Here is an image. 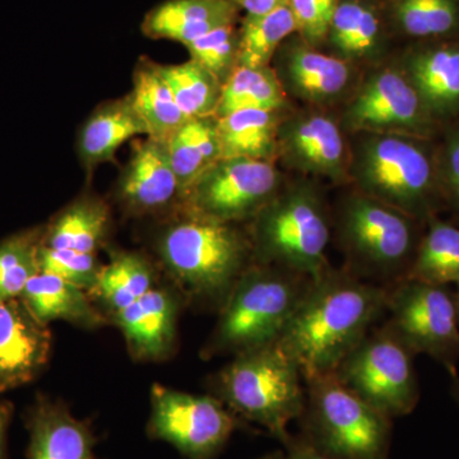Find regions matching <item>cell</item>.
<instances>
[{
    "label": "cell",
    "mask_w": 459,
    "mask_h": 459,
    "mask_svg": "<svg viewBox=\"0 0 459 459\" xmlns=\"http://www.w3.org/2000/svg\"><path fill=\"white\" fill-rule=\"evenodd\" d=\"M385 300L386 287L329 268L312 281L277 344L304 380L333 374L385 316Z\"/></svg>",
    "instance_id": "cell-1"
},
{
    "label": "cell",
    "mask_w": 459,
    "mask_h": 459,
    "mask_svg": "<svg viewBox=\"0 0 459 459\" xmlns=\"http://www.w3.org/2000/svg\"><path fill=\"white\" fill-rule=\"evenodd\" d=\"M156 252L184 291L222 305L255 263L249 234L235 223L177 210L156 238Z\"/></svg>",
    "instance_id": "cell-2"
},
{
    "label": "cell",
    "mask_w": 459,
    "mask_h": 459,
    "mask_svg": "<svg viewBox=\"0 0 459 459\" xmlns=\"http://www.w3.org/2000/svg\"><path fill=\"white\" fill-rule=\"evenodd\" d=\"M349 172L359 192L427 223L443 204L437 162L422 137L360 133Z\"/></svg>",
    "instance_id": "cell-3"
},
{
    "label": "cell",
    "mask_w": 459,
    "mask_h": 459,
    "mask_svg": "<svg viewBox=\"0 0 459 459\" xmlns=\"http://www.w3.org/2000/svg\"><path fill=\"white\" fill-rule=\"evenodd\" d=\"M312 279L253 263L221 305L219 322L204 347L205 358L252 351L279 342Z\"/></svg>",
    "instance_id": "cell-4"
},
{
    "label": "cell",
    "mask_w": 459,
    "mask_h": 459,
    "mask_svg": "<svg viewBox=\"0 0 459 459\" xmlns=\"http://www.w3.org/2000/svg\"><path fill=\"white\" fill-rule=\"evenodd\" d=\"M213 388L231 412L265 429L281 443L305 409L303 374L277 343L235 355L214 377Z\"/></svg>",
    "instance_id": "cell-5"
},
{
    "label": "cell",
    "mask_w": 459,
    "mask_h": 459,
    "mask_svg": "<svg viewBox=\"0 0 459 459\" xmlns=\"http://www.w3.org/2000/svg\"><path fill=\"white\" fill-rule=\"evenodd\" d=\"M247 234L259 264L283 268L312 280L331 268L325 255L331 220L322 195L309 184L283 186L250 221Z\"/></svg>",
    "instance_id": "cell-6"
},
{
    "label": "cell",
    "mask_w": 459,
    "mask_h": 459,
    "mask_svg": "<svg viewBox=\"0 0 459 459\" xmlns=\"http://www.w3.org/2000/svg\"><path fill=\"white\" fill-rule=\"evenodd\" d=\"M421 225L427 223L369 195H350L337 219L346 270L385 287L406 279L424 235Z\"/></svg>",
    "instance_id": "cell-7"
},
{
    "label": "cell",
    "mask_w": 459,
    "mask_h": 459,
    "mask_svg": "<svg viewBox=\"0 0 459 459\" xmlns=\"http://www.w3.org/2000/svg\"><path fill=\"white\" fill-rule=\"evenodd\" d=\"M303 437L336 459H389L392 419L344 386L334 374L305 379Z\"/></svg>",
    "instance_id": "cell-8"
},
{
    "label": "cell",
    "mask_w": 459,
    "mask_h": 459,
    "mask_svg": "<svg viewBox=\"0 0 459 459\" xmlns=\"http://www.w3.org/2000/svg\"><path fill=\"white\" fill-rule=\"evenodd\" d=\"M386 322L383 325L413 355L424 353L457 376L459 323L451 286L400 280L386 286Z\"/></svg>",
    "instance_id": "cell-9"
},
{
    "label": "cell",
    "mask_w": 459,
    "mask_h": 459,
    "mask_svg": "<svg viewBox=\"0 0 459 459\" xmlns=\"http://www.w3.org/2000/svg\"><path fill=\"white\" fill-rule=\"evenodd\" d=\"M413 358L382 327L370 332L333 374L350 391L394 420L410 415L420 401Z\"/></svg>",
    "instance_id": "cell-10"
},
{
    "label": "cell",
    "mask_w": 459,
    "mask_h": 459,
    "mask_svg": "<svg viewBox=\"0 0 459 459\" xmlns=\"http://www.w3.org/2000/svg\"><path fill=\"white\" fill-rule=\"evenodd\" d=\"M282 188L273 162L221 159L186 189L178 210L238 225L252 221Z\"/></svg>",
    "instance_id": "cell-11"
},
{
    "label": "cell",
    "mask_w": 459,
    "mask_h": 459,
    "mask_svg": "<svg viewBox=\"0 0 459 459\" xmlns=\"http://www.w3.org/2000/svg\"><path fill=\"white\" fill-rule=\"evenodd\" d=\"M238 427V420L213 395L189 394L162 385L151 388V439L171 444L186 459H213Z\"/></svg>",
    "instance_id": "cell-12"
},
{
    "label": "cell",
    "mask_w": 459,
    "mask_h": 459,
    "mask_svg": "<svg viewBox=\"0 0 459 459\" xmlns=\"http://www.w3.org/2000/svg\"><path fill=\"white\" fill-rule=\"evenodd\" d=\"M434 122L403 72L388 68L368 78L347 107L343 119L352 132L422 138L431 132Z\"/></svg>",
    "instance_id": "cell-13"
},
{
    "label": "cell",
    "mask_w": 459,
    "mask_h": 459,
    "mask_svg": "<svg viewBox=\"0 0 459 459\" xmlns=\"http://www.w3.org/2000/svg\"><path fill=\"white\" fill-rule=\"evenodd\" d=\"M115 198L131 216H161L179 208L181 190L166 143L134 140L115 184Z\"/></svg>",
    "instance_id": "cell-14"
},
{
    "label": "cell",
    "mask_w": 459,
    "mask_h": 459,
    "mask_svg": "<svg viewBox=\"0 0 459 459\" xmlns=\"http://www.w3.org/2000/svg\"><path fill=\"white\" fill-rule=\"evenodd\" d=\"M53 334L20 298L0 300V395L30 385L50 360Z\"/></svg>",
    "instance_id": "cell-15"
},
{
    "label": "cell",
    "mask_w": 459,
    "mask_h": 459,
    "mask_svg": "<svg viewBox=\"0 0 459 459\" xmlns=\"http://www.w3.org/2000/svg\"><path fill=\"white\" fill-rule=\"evenodd\" d=\"M279 155L296 170L340 181L349 172L350 152L340 126L325 114H300L282 120Z\"/></svg>",
    "instance_id": "cell-16"
},
{
    "label": "cell",
    "mask_w": 459,
    "mask_h": 459,
    "mask_svg": "<svg viewBox=\"0 0 459 459\" xmlns=\"http://www.w3.org/2000/svg\"><path fill=\"white\" fill-rule=\"evenodd\" d=\"M276 72L286 95L312 105H327L344 95L352 81L349 62L319 53L305 41L282 44Z\"/></svg>",
    "instance_id": "cell-17"
},
{
    "label": "cell",
    "mask_w": 459,
    "mask_h": 459,
    "mask_svg": "<svg viewBox=\"0 0 459 459\" xmlns=\"http://www.w3.org/2000/svg\"><path fill=\"white\" fill-rule=\"evenodd\" d=\"M27 459H98L89 421L74 416L62 402L39 395L26 411Z\"/></svg>",
    "instance_id": "cell-18"
},
{
    "label": "cell",
    "mask_w": 459,
    "mask_h": 459,
    "mask_svg": "<svg viewBox=\"0 0 459 459\" xmlns=\"http://www.w3.org/2000/svg\"><path fill=\"white\" fill-rule=\"evenodd\" d=\"M178 303L168 291L155 289L113 314L133 358L159 361L168 358L177 338Z\"/></svg>",
    "instance_id": "cell-19"
},
{
    "label": "cell",
    "mask_w": 459,
    "mask_h": 459,
    "mask_svg": "<svg viewBox=\"0 0 459 459\" xmlns=\"http://www.w3.org/2000/svg\"><path fill=\"white\" fill-rule=\"evenodd\" d=\"M137 137H147V128L128 95L99 104L81 126L75 140L84 174L91 178L99 166L115 161L119 148Z\"/></svg>",
    "instance_id": "cell-20"
},
{
    "label": "cell",
    "mask_w": 459,
    "mask_h": 459,
    "mask_svg": "<svg viewBox=\"0 0 459 459\" xmlns=\"http://www.w3.org/2000/svg\"><path fill=\"white\" fill-rule=\"evenodd\" d=\"M238 13L231 0H166L148 12L141 29L153 40L186 47L219 27L235 25Z\"/></svg>",
    "instance_id": "cell-21"
},
{
    "label": "cell",
    "mask_w": 459,
    "mask_h": 459,
    "mask_svg": "<svg viewBox=\"0 0 459 459\" xmlns=\"http://www.w3.org/2000/svg\"><path fill=\"white\" fill-rule=\"evenodd\" d=\"M402 72L434 119L459 108V44L416 51Z\"/></svg>",
    "instance_id": "cell-22"
},
{
    "label": "cell",
    "mask_w": 459,
    "mask_h": 459,
    "mask_svg": "<svg viewBox=\"0 0 459 459\" xmlns=\"http://www.w3.org/2000/svg\"><path fill=\"white\" fill-rule=\"evenodd\" d=\"M30 313L42 325L65 320L77 327L95 329L107 323L93 307L89 292L54 274L39 272L20 296Z\"/></svg>",
    "instance_id": "cell-23"
},
{
    "label": "cell",
    "mask_w": 459,
    "mask_h": 459,
    "mask_svg": "<svg viewBox=\"0 0 459 459\" xmlns=\"http://www.w3.org/2000/svg\"><path fill=\"white\" fill-rule=\"evenodd\" d=\"M111 226V208L93 193H84L45 223L42 246L96 253Z\"/></svg>",
    "instance_id": "cell-24"
},
{
    "label": "cell",
    "mask_w": 459,
    "mask_h": 459,
    "mask_svg": "<svg viewBox=\"0 0 459 459\" xmlns=\"http://www.w3.org/2000/svg\"><path fill=\"white\" fill-rule=\"evenodd\" d=\"M128 96L146 126L147 137L152 140L166 143L189 120L160 74L157 63L146 56H142L134 66Z\"/></svg>",
    "instance_id": "cell-25"
},
{
    "label": "cell",
    "mask_w": 459,
    "mask_h": 459,
    "mask_svg": "<svg viewBox=\"0 0 459 459\" xmlns=\"http://www.w3.org/2000/svg\"><path fill=\"white\" fill-rule=\"evenodd\" d=\"M216 120L222 159L273 162L279 156L280 111L240 110Z\"/></svg>",
    "instance_id": "cell-26"
},
{
    "label": "cell",
    "mask_w": 459,
    "mask_h": 459,
    "mask_svg": "<svg viewBox=\"0 0 459 459\" xmlns=\"http://www.w3.org/2000/svg\"><path fill=\"white\" fill-rule=\"evenodd\" d=\"M166 148L183 197L205 169L222 159L216 117L189 119L166 142Z\"/></svg>",
    "instance_id": "cell-27"
},
{
    "label": "cell",
    "mask_w": 459,
    "mask_h": 459,
    "mask_svg": "<svg viewBox=\"0 0 459 459\" xmlns=\"http://www.w3.org/2000/svg\"><path fill=\"white\" fill-rule=\"evenodd\" d=\"M409 279L459 287V228L437 216L427 222Z\"/></svg>",
    "instance_id": "cell-28"
},
{
    "label": "cell",
    "mask_w": 459,
    "mask_h": 459,
    "mask_svg": "<svg viewBox=\"0 0 459 459\" xmlns=\"http://www.w3.org/2000/svg\"><path fill=\"white\" fill-rule=\"evenodd\" d=\"M286 96L276 72L271 66L249 68L240 65L223 84L214 117H222L240 110L281 113L286 107Z\"/></svg>",
    "instance_id": "cell-29"
},
{
    "label": "cell",
    "mask_w": 459,
    "mask_h": 459,
    "mask_svg": "<svg viewBox=\"0 0 459 459\" xmlns=\"http://www.w3.org/2000/svg\"><path fill=\"white\" fill-rule=\"evenodd\" d=\"M380 30L376 9L361 0H340L327 36L336 56L350 62L376 53Z\"/></svg>",
    "instance_id": "cell-30"
},
{
    "label": "cell",
    "mask_w": 459,
    "mask_h": 459,
    "mask_svg": "<svg viewBox=\"0 0 459 459\" xmlns=\"http://www.w3.org/2000/svg\"><path fill=\"white\" fill-rule=\"evenodd\" d=\"M152 267L146 256L137 252H120L102 265L95 291L111 312L117 313L153 289Z\"/></svg>",
    "instance_id": "cell-31"
},
{
    "label": "cell",
    "mask_w": 459,
    "mask_h": 459,
    "mask_svg": "<svg viewBox=\"0 0 459 459\" xmlns=\"http://www.w3.org/2000/svg\"><path fill=\"white\" fill-rule=\"evenodd\" d=\"M295 31L298 25L289 4L262 16L247 14L238 29V66H270L277 50Z\"/></svg>",
    "instance_id": "cell-32"
},
{
    "label": "cell",
    "mask_w": 459,
    "mask_h": 459,
    "mask_svg": "<svg viewBox=\"0 0 459 459\" xmlns=\"http://www.w3.org/2000/svg\"><path fill=\"white\" fill-rule=\"evenodd\" d=\"M157 69L188 119L214 117L222 84L207 69L192 59L180 65L157 63Z\"/></svg>",
    "instance_id": "cell-33"
},
{
    "label": "cell",
    "mask_w": 459,
    "mask_h": 459,
    "mask_svg": "<svg viewBox=\"0 0 459 459\" xmlns=\"http://www.w3.org/2000/svg\"><path fill=\"white\" fill-rule=\"evenodd\" d=\"M44 231L45 225L32 226L0 241V300L20 298L27 282L40 272Z\"/></svg>",
    "instance_id": "cell-34"
},
{
    "label": "cell",
    "mask_w": 459,
    "mask_h": 459,
    "mask_svg": "<svg viewBox=\"0 0 459 459\" xmlns=\"http://www.w3.org/2000/svg\"><path fill=\"white\" fill-rule=\"evenodd\" d=\"M395 17L404 32L415 38L442 36L458 25L455 0H400Z\"/></svg>",
    "instance_id": "cell-35"
},
{
    "label": "cell",
    "mask_w": 459,
    "mask_h": 459,
    "mask_svg": "<svg viewBox=\"0 0 459 459\" xmlns=\"http://www.w3.org/2000/svg\"><path fill=\"white\" fill-rule=\"evenodd\" d=\"M190 59L207 69L219 80L228 82L238 66V30L235 25L219 27L186 45Z\"/></svg>",
    "instance_id": "cell-36"
},
{
    "label": "cell",
    "mask_w": 459,
    "mask_h": 459,
    "mask_svg": "<svg viewBox=\"0 0 459 459\" xmlns=\"http://www.w3.org/2000/svg\"><path fill=\"white\" fill-rule=\"evenodd\" d=\"M40 272L54 274L74 283L84 291H95L102 265L96 253L41 247L39 253Z\"/></svg>",
    "instance_id": "cell-37"
},
{
    "label": "cell",
    "mask_w": 459,
    "mask_h": 459,
    "mask_svg": "<svg viewBox=\"0 0 459 459\" xmlns=\"http://www.w3.org/2000/svg\"><path fill=\"white\" fill-rule=\"evenodd\" d=\"M338 2L340 0H289L298 32L305 42L316 47L327 38Z\"/></svg>",
    "instance_id": "cell-38"
},
{
    "label": "cell",
    "mask_w": 459,
    "mask_h": 459,
    "mask_svg": "<svg viewBox=\"0 0 459 459\" xmlns=\"http://www.w3.org/2000/svg\"><path fill=\"white\" fill-rule=\"evenodd\" d=\"M437 168L443 204H448L459 220V131L449 135Z\"/></svg>",
    "instance_id": "cell-39"
},
{
    "label": "cell",
    "mask_w": 459,
    "mask_h": 459,
    "mask_svg": "<svg viewBox=\"0 0 459 459\" xmlns=\"http://www.w3.org/2000/svg\"><path fill=\"white\" fill-rule=\"evenodd\" d=\"M285 446L287 459H336L323 455L318 449L314 448L303 435L290 434L282 442Z\"/></svg>",
    "instance_id": "cell-40"
},
{
    "label": "cell",
    "mask_w": 459,
    "mask_h": 459,
    "mask_svg": "<svg viewBox=\"0 0 459 459\" xmlns=\"http://www.w3.org/2000/svg\"><path fill=\"white\" fill-rule=\"evenodd\" d=\"M231 2L238 9H244L247 16H262L289 4V0H231Z\"/></svg>",
    "instance_id": "cell-41"
},
{
    "label": "cell",
    "mask_w": 459,
    "mask_h": 459,
    "mask_svg": "<svg viewBox=\"0 0 459 459\" xmlns=\"http://www.w3.org/2000/svg\"><path fill=\"white\" fill-rule=\"evenodd\" d=\"M13 412V403L0 398V459H8V431Z\"/></svg>",
    "instance_id": "cell-42"
},
{
    "label": "cell",
    "mask_w": 459,
    "mask_h": 459,
    "mask_svg": "<svg viewBox=\"0 0 459 459\" xmlns=\"http://www.w3.org/2000/svg\"><path fill=\"white\" fill-rule=\"evenodd\" d=\"M453 385H452V392H453V397L455 398V401L458 402L459 404V377L458 374L457 376H453Z\"/></svg>",
    "instance_id": "cell-43"
},
{
    "label": "cell",
    "mask_w": 459,
    "mask_h": 459,
    "mask_svg": "<svg viewBox=\"0 0 459 459\" xmlns=\"http://www.w3.org/2000/svg\"><path fill=\"white\" fill-rule=\"evenodd\" d=\"M258 459H287V455L285 452H272L270 455H263V457Z\"/></svg>",
    "instance_id": "cell-44"
},
{
    "label": "cell",
    "mask_w": 459,
    "mask_h": 459,
    "mask_svg": "<svg viewBox=\"0 0 459 459\" xmlns=\"http://www.w3.org/2000/svg\"><path fill=\"white\" fill-rule=\"evenodd\" d=\"M455 305H457V316H458V323H459V287L457 292H455Z\"/></svg>",
    "instance_id": "cell-45"
}]
</instances>
